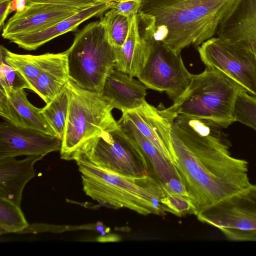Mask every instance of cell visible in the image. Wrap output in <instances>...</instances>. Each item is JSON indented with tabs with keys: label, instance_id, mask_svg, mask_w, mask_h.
Wrapping results in <instances>:
<instances>
[{
	"label": "cell",
	"instance_id": "obj_1",
	"mask_svg": "<svg viewBox=\"0 0 256 256\" xmlns=\"http://www.w3.org/2000/svg\"><path fill=\"white\" fill-rule=\"evenodd\" d=\"M222 128L182 115L171 124L174 166L196 215L251 184L248 162L235 158Z\"/></svg>",
	"mask_w": 256,
	"mask_h": 256
},
{
	"label": "cell",
	"instance_id": "obj_2",
	"mask_svg": "<svg viewBox=\"0 0 256 256\" xmlns=\"http://www.w3.org/2000/svg\"><path fill=\"white\" fill-rule=\"evenodd\" d=\"M155 20L154 38L177 54L214 37L236 0H142Z\"/></svg>",
	"mask_w": 256,
	"mask_h": 256
},
{
	"label": "cell",
	"instance_id": "obj_3",
	"mask_svg": "<svg viewBox=\"0 0 256 256\" xmlns=\"http://www.w3.org/2000/svg\"><path fill=\"white\" fill-rule=\"evenodd\" d=\"M86 195L100 206L125 208L140 214L162 216L168 212L161 200L167 196L152 176L130 177L119 174L82 160H76Z\"/></svg>",
	"mask_w": 256,
	"mask_h": 256
},
{
	"label": "cell",
	"instance_id": "obj_4",
	"mask_svg": "<svg viewBox=\"0 0 256 256\" xmlns=\"http://www.w3.org/2000/svg\"><path fill=\"white\" fill-rule=\"evenodd\" d=\"M245 90L222 71L206 66L190 82L183 94L160 111L171 122L178 115L202 120L222 128L235 122L234 108L239 94Z\"/></svg>",
	"mask_w": 256,
	"mask_h": 256
},
{
	"label": "cell",
	"instance_id": "obj_5",
	"mask_svg": "<svg viewBox=\"0 0 256 256\" xmlns=\"http://www.w3.org/2000/svg\"><path fill=\"white\" fill-rule=\"evenodd\" d=\"M66 52L70 78L84 89L102 94L116 62L114 48L102 22H90L79 30Z\"/></svg>",
	"mask_w": 256,
	"mask_h": 256
},
{
	"label": "cell",
	"instance_id": "obj_6",
	"mask_svg": "<svg viewBox=\"0 0 256 256\" xmlns=\"http://www.w3.org/2000/svg\"><path fill=\"white\" fill-rule=\"evenodd\" d=\"M69 104L60 150L62 159L71 160L87 141L118 126L113 108L97 92L84 89L69 78Z\"/></svg>",
	"mask_w": 256,
	"mask_h": 256
},
{
	"label": "cell",
	"instance_id": "obj_7",
	"mask_svg": "<svg viewBox=\"0 0 256 256\" xmlns=\"http://www.w3.org/2000/svg\"><path fill=\"white\" fill-rule=\"evenodd\" d=\"M77 160L124 176H152L146 158L118 126L87 141L74 154Z\"/></svg>",
	"mask_w": 256,
	"mask_h": 256
},
{
	"label": "cell",
	"instance_id": "obj_8",
	"mask_svg": "<svg viewBox=\"0 0 256 256\" xmlns=\"http://www.w3.org/2000/svg\"><path fill=\"white\" fill-rule=\"evenodd\" d=\"M234 241L256 240V184L236 192L197 214Z\"/></svg>",
	"mask_w": 256,
	"mask_h": 256
},
{
	"label": "cell",
	"instance_id": "obj_9",
	"mask_svg": "<svg viewBox=\"0 0 256 256\" xmlns=\"http://www.w3.org/2000/svg\"><path fill=\"white\" fill-rule=\"evenodd\" d=\"M206 66L216 68L256 98V56L252 46L212 37L198 47Z\"/></svg>",
	"mask_w": 256,
	"mask_h": 256
},
{
	"label": "cell",
	"instance_id": "obj_10",
	"mask_svg": "<svg viewBox=\"0 0 256 256\" xmlns=\"http://www.w3.org/2000/svg\"><path fill=\"white\" fill-rule=\"evenodd\" d=\"M192 75L184 64L181 53L177 54L156 40L137 78L148 88L165 92L174 102L188 88Z\"/></svg>",
	"mask_w": 256,
	"mask_h": 256
},
{
	"label": "cell",
	"instance_id": "obj_11",
	"mask_svg": "<svg viewBox=\"0 0 256 256\" xmlns=\"http://www.w3.org/2000/svg\"><path fill=\"white\" fill-rule=\"evenodd\" d=\"M155 20L140 10L132 16L127 38L120 48H114V68L137 77L156 42Z\"/></svg>",
	"mask_w": 256,
	"mask_h": 256
},
{
	"label": "cell",
	"instance_id": "obj_12",
	"mask_svg": "<svg viewBox=\"0 0 256 256\" xmlns=\"http://www.w3.org/2000/svg\"><path fill=\"white\" fill-rule=\"evenodd\" d=\"M59 138L18 127L6 120L0 124V158L22 156H42L60 151Z\"/></svg>",
	"mask_w": 256,
	"mask_h": 256
},
{
	"label": "cell",
	"instance_id": "obj_13",
	"mask_svg": "<svg viewBox=\"0 0 256 256\" xmlns=\"http://www.w3.org/2000/svg\"><path fill=\"white\" fill-rule=\"evenodd\" d=\"M82 10L60 4L27 2L24 10L16 12L4 26V39L28 34L47 28Z\"/></svg>",
	"mask_w": 256,
	"mask_h": 256
},
{
	"label": "cell",
	"instance_id": "obj_14",
	"mask_svg": "<svg viewBox=\"0 0 256 256\" xmlns=\"http://www.w3.org/2000/svg\"><path fill=\"white\" fill-rule=\"evenodd\" d=\"M40 109L28 100L24 89L16 90L0 86V115L2 117L17 126L36 130L56 136L40 113Z\"/></svg>",
	"mask_w": 256,
	"mask_h": 256
},
{
	"label": "cell",
	"instance_id": "obj_15",
	"mask_svg": "<svg viewBox=\"0 0 256 256\" xmlns=\"http://www.w3.org/2000/svg\"><path fill=\"white\" fill-rule=\"evenodd\" d=\"M174 165V151L171 139V124L160 110L146 101L138 108L122 113Z\"/></svg>",
	"mask_w": 256,
	"mask_h": 256
},
{
	"label": "cell",
	"instance_id": "obj_16",
	"mask_svg": "<svg viewBox=\"0 0 256 256\" xmlns=\"http://www.w3.org/2000/svg\"><path fill=\"white\" fill-rule=\"evenodd\" d=\"M114 2L103 0L42 30L10 38L9 40L19 48L34 50L54 38L70 31H74L82 22L91 18L102 16L112 8Z\"/></svg>",
	"mask_w": 256,
	"mask_h": 256
},
{
	"label": "cell",
	"instance_id": "obj_17",
	"mask_svg": "<svg viewBox=\"0 0 256 256\" xmlns=\"http://www.w3.org/2000/svg\"><path fill=\"white\" fill-rule=\"evenodd\" d=\"M218 37L252 46L256 42V0H236L219 24Z\"/></svg>",
	"mask_w": 256,
	"mask_h": 256
},
{
	"label": "cell",
	"instance_id": "obj_18",
	"mask_svg": "<svg viewBox=\"0 0 256 256\" xmlns=\"http://www.w3.org/2000/svg\"><path fill=\"white\" fill-rule=\"evenodd\" d=\"M42 156H29L18 160L16 157L0 158V197L20 206L23 190L36 176L34 164Z\"/></svg>",
	"mask_w": 256,
	"mask_h": 256
},
{
	"label": "cell",
	"instance_id": "obj_19",
	"mask_svg": "<svg viewBox=\"0 0 256 256\" xmlns=\"http://www.w3.org/2000/svg\"><path fill=\"white\" fill-rule=\"evenodd\" d=\"M146 89L140 80L114 68L107 78L102 94L114 108L124 113L146 101Z\"/></svg>",
	"mask_w": 256,
	"mask_h": 256
},
{
	"label": "cell",
	"instance_id": "obj_20",
	"mask_svg": "<svg viewBox=\"0 0 256 256\" xmlns=\"http://www.w3.org/2000/svg\"><path fill=\"white\" fill-rule=\"evenodd\" d=\"M117 122L121 130L140 149L149 163L152 176L162 186L172 178H178L172 162L140 132L127 116L122 114Z\"/></svg>",
	"mask_w": 256,
	"mask_h": 256
},
{
	"label": "cell",
	"instance_id": "obj_21",
	"mask_svg": "<svg viewBox=\"0 0 256 256\" xmlns=\"http://www.w3.org/2000/svg\"><path fill=\"white\" fill-rule=\"evenodd\" d=\"M66 52L52 53L51 56L38 77L33 90L46 104L66 88L69 80Z\"/></svg>",
	"mask_w": 256,
	"mask_h": 256
},
{
	"label": "cell",
	"instance_id": "obj_22",
	"mask_svg": "<svg viewBox=\"0 0 256 256\" xmlns=\"http://www.w3.org/2000/svg\"><path fill=\"white\" fill-rule=\"evenodd\" d=\"M6 61L16 68L28 84L32 90L36 81L50 58L52 53L40 55L20 54L11 52L2 45L0 46Z\"/></svg>",
	"mask_w": 256,
	"mask_h": 256
},
{
	"label": "cell",
	"instance_id": "obj_23",
	"mask_svg": "<svg viewBox=\"0 0 256 256\" xmlns=\"http://www.w3.org/2000/svg\"><path fill=\"white\" fill-rule=\"evenodd\" d=\"M69 96L67 87L46 106L40 112L54 132L62 140L68 113Z\"/></svg>",
	"mask_w": 256,
	"mask_h": 256
},
{
	"label": "cell",
	"instance_id": "obj_24",
	"mask_svg": "<svg viewBox=\"0 0 256 256\" xmlns=\"http://www.w3.org/2000/svg\"><path fill=\"white\" fill-rule=\"evenodd\" d=\"M132 16L128 17L118 12L114 8L106 11L101 17L110 44L114 48H120L128 36Z\"/></svg>",
	"mask_w": 256,
	"mask_h": 256
},
{
	"label": "cell",
	"instance_id": "obj_25",
	"mask_svg": "<svg viewBox=\"0 0 256 256\" xmlns=\"http://www.w3.org/2000/svg\"><path fill=\"white\" fill-rule=\"evenodd\" d=\"M28 226L20 206L0 197V234L23 232Z\"/></svg>",
	"mask_w": 256,
	"mask_h": 256
},
{
	"label": "cell",
	"instance_id": "obj_26",
	"mask_svg": "<svg viewBox=\"0 0 256 256\" xmlns=\"http://www.w3.org/2000/svg\"><path fill=\"white\" fill-rule=\"evenodd\" d=\"M234 116L236 122L256 131V98L246 90L241 92L236 100Z\"/></svg>",
	"mask_w": 256,
	"mask_h": 256
},
{
	"label": "cell",
	"instance_id": "obj_27",
	"mask_svg": "<svg viewBox=\"0 0 256 256\" xmlns=\"http://www.w3.org/2000/svg\"><path fill=\"white\" fill-rule=\"evenodd\" d=\"M0 54V86L16 90L24 88L30 90L28 84L20 72L6 61L4 56L2 54Z\"/></svg>",
	"mask_w": 256,
	"mask_h": 256
},
{
	"label": "cell",
	"instance_id": "obj_28",
	"mask_svg": "<svg viewBox=\"0 0 256 256\" xmlns=\"http://www.w3.org/2000/svg\"><path fill=\"white\" fill-rule=\"evenodd\" d=\"M160 202L167 208L168 212L177 216H182L187 214L196 215V208L188 197L168 194L163 198Z\"/></svg>",
	"mask_w": 256,
	"mask_h": 256
},
{
	"label": "cell",
	"instance_id": "obj_29",
	"mask_svg": "<svg viewBox=\"0 0 256 256\" xmlns=\"http://www.w3.org/2000/svg\"><path fill=\"white\" fill-rule=\"evenodd\" d=\"M142 2V0H118L114 2L112 8L122 14L130 17L140 10Z\"/></svg>",
	"mask_w": 256,
	"mask_h": 256
},
{
	"label": "cell",
	"instance_id": "obj_30",
	"mask_svg": "<svg viewBox=\"0 0 256 256\" xmlns=\"http://www.w3.org/2000/svg\"><path fill=\"white\" fill-rule=\"evenodd\" d=\"M102 0H26V2L65 5L84 10Z\"/></svg>",
	"mask_w": 256,
	"mask_h": 256
},
{
	"label": "cell",
	"instance_id": "obj_31",
	"mask_svg": "<svg viewBox=\"0 0 256 256\" xmlns=\"http://www.w3.org/2000/svg\"><path fill=\"white\" fill-rule=\"evenodd\" d=\"M163 187L167 195L174 194L188 198L189 196L185 186L178 178H172Z\"/></svg>",
	"mask_w": 256,
	"mask_h": 256
},
{
	"label": "cell",
	"instance_id": "obj_32",
	"mask_svg": "<svg viewBox=\"0 0 256 256\" xmlns=\"http://www.w3.org/2000/svg\"><path fill=\"white\" fill-rule=\"evenodd\" d=\"M12 0H0V27L4 26L6 20L9 12Z\"/></svg>",
	"mask_w": 256,
	"mask_h": 256
},
{
	"label": "cell",
	"instance_id": "obj_33",
	"mask_svg": "<svg viewBox=\"0 0 256 256\" xmlns=\"http://www.w3.org/2000/svg\"><path fill=\"white\" fill-rule=\"evenodd\" d=\"M26 0H12V2L10 11L20 12L24 10L26 7Z\"/></svg>",
	"mask_w": 256,
	"mask_h": 256
},
{
	"label": "cell",
	"instance_id": "obj_34",
	"mask_svg": "<svg viewBox=\"0 0 256 256\" xmlns=\"http://www.w3.org/2000/svg\"><path fill=\"white\" fill-rule=\"evenodd\" d=\"M252 46L256 56V42L252 44Z\"/></svg>",
	"mask_w": 256,
	"mask_h": 256
},
{
	"label": "cell",
	"instance_id": "obj_35",
	"mask_svg": "<svg viewBox=\"0 0 256 256\" xmlns=\"http://www.w3.org/2000/svg\"><path fill=\"white\" fill-rule=\"evenodd\" d=\"M108 0V1H110V2H114L117 1L118 0Z\"/></svg>",
	"mask_w": 256,
	"mask_h": 256
}]
</instances>
